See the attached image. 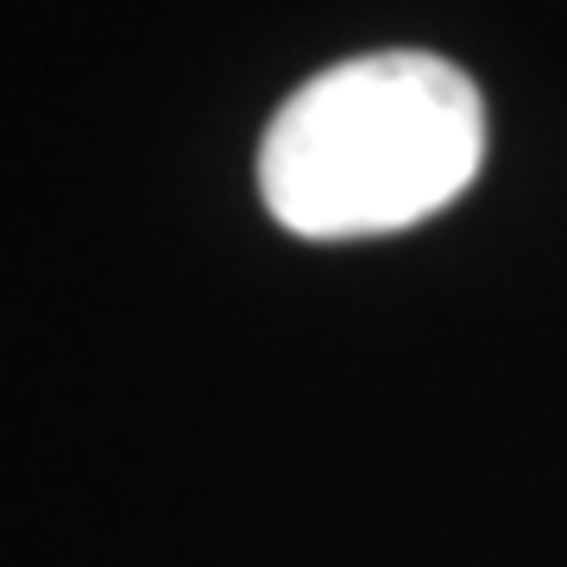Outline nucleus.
<instances>
[{"label":"nucleus","instance_id":"f257e3e1","mask_svg":"<svg viewBox=\"0 0 567 567\" xmlns=\"http://www.w3.org/2000/svg\"><path fill=\"white\" fill-rule=\"evenodd\" d=\"M486 158L480 89L429 51L309 76L259 145V196L303 240H372L447 208Z\"/></svg>","mask_w":567,"mask_h":567}]
</instances>
